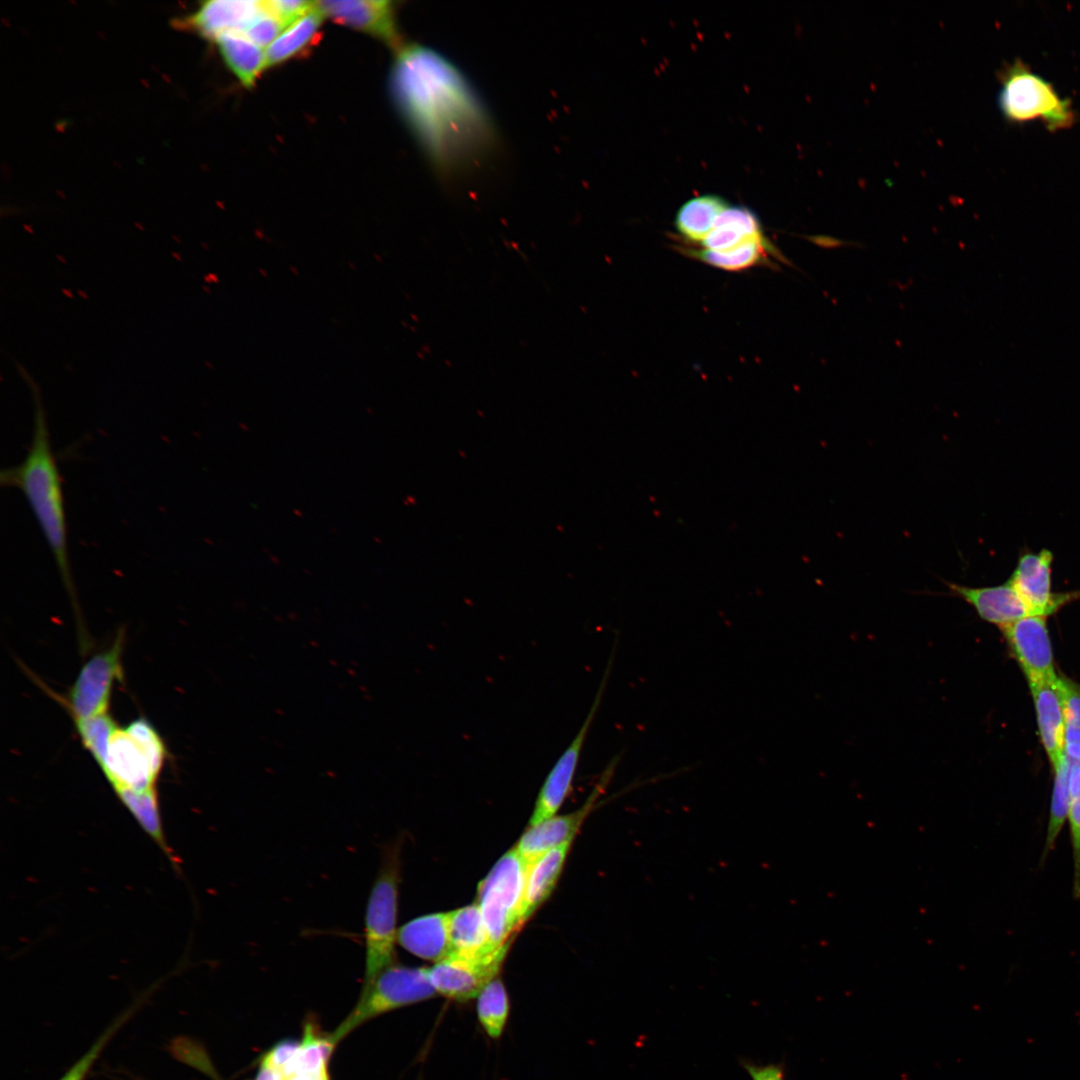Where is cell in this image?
<instances>
[{
    "mask_svg": "<svg viewBox=\"0 0 1080 1080\" xmlns=\"http://www.w3.org/2000/svg\"><path fill=\"white\" fill-rule=\"evenodd\" d=\"M266 11L265 1L211 0L201 3L179 24L213 41L224 33H242L251 22Z\"/></svg>",
    "mask_w": 1080,
    "mask_h": 1080,
    "instance_id": "obj_15",
    "label": "cell"
},
{
    "mask_svg": "<svg viewBox=\"0 0 1080 1080\" xmlns=\"http://www.w3.org/2000/svg\"><path fill=\"white\" fill-rule=\"evenodd\" d=\"M573 839L546 852L528 865L521 924L549 897L563 868Z\"/></svg>",
    "mask_w": 1080,
    "mask_h": 1080,
    "instance_id": "obj_20",
    "label": "cell"
},
{
    "mask_svg": "<svg viewBox=\"0 0 1080 1080\" xmlns=\"http://www.w3.org/2000/svg\"><path fill=\"white\" fill-rule=\"evenodd\" d=\"M74 723L82 744L100 766L106 758L110 739L118 727L116 722L107 713Z\"/></svg>",
    "mask_w": 1080,
    "mask_h": 1080,
    "instance_id": "obj_30",
    "label": "cell"
},
{
    "mask_svg": "<svg viewBox=\"0 0 1080 1080\" xmlns=\"http://www.w3.org/2000/svg\"><path fill=\"white\" fill-rule=\"evenodd\" d=\"M1047 618L1030 615L1000 629L1028 684L1057 677Z\"/></svg>",
    "mask_w": 1080,
    "mask_h": 1080,
    "instance_id": "obj_12",
    "label": "cell"
},
{
    "mask_svg": "<svg viewBox=\"0 0 1080 1080\" xmlns=\"http://www.w3.org/2000/svg\"><path fill=\"white\" fill-rule=\"evenodd\" d=\"M324 15L314 6L286 26L265 50L266 67L283 63L302 52L317 37Z\"/></svg>",
    "mask_w": 1080,
    "mask_h": 1080,
    "instance_id": "obj_25",
    "label": "cell"
},
{
    "mask_svg": "<svg viewBox=\"0 0 1080 1080\" xmlns=\"http://www.w3.org/2000/svg\"><path fill=\"white\" fill-rule=\"evenodd\" d=\"M284 1080H328V1076L327 1075H324V1076H311V1075L298 1074V1075H293V1076L287 1077Z\"/></svg>",
    "mask_w": 1080,
    "mask_h": 1080,
    "instance_id": "obj_38",
    "label": "cell"
},
{
    "mask_svg": "<svg viewBox=\"0 0 1080 1080\" xmlns=\"http://www.w3.org/2000/svg\"><path fill=\"white\" fill-rule=\"evenodd\" d=\"M428 968L391 965L370 984L363 986L360 999L347 1019L332 1035L335 1042L366 1020L387 1011L433 998Z\"/></svg>",
    "mask_w": 1080,
    "mask_h": 1080,
    "instance_id": "obj_7",
    "label": "cell"
},
{
    "mask_svg": "<svg viewBox=\"0 0 1080 1080\" xmlns=\"http://www.w3.org/2000/svg\"><path fill=\"white\" fill-rule=\"evenodd\" d=\"M166 757L167 749L157 730L145 718H138L124 728L117 727L99 767L122 801L158 793L156 784Z\"/></svg>",
    "mask_w": 1080,
    "mask_h": 1080,
    "instance_id": "obj_3",
    "label": "cell"
},
{
    "mask_svg": "<svg viewBox=\"0 0 1080 1080\" xmlns=\"http://www.w3.org/2000/svg\"><path fill=\"white\" fill-rule=\"evenodd\" d=\"M614 653L612 651L599 689L594 698L590 711L584 720L577 735L569 746L558 758L548 773L536 799L535 807L531 815L529 826L536 825L555 815L565 798L567 797L577 769L580 754L587 737L590 725L600 706L601 699L608 682Z\"/></svg>",
    "mask_w": 1080,
    "mask_h": 1080,
    "instance_id": "obj_11",
    "label": "cell"
},
{
    "mask_svg": "<svg viewBox=\"0 0 1080 1080\" xmlns=\"http://www.w3.org/2000/svg\"><path fill=\"white\" fill-rule=\"evenodd\" d=\"M1071 766L1070 760L1065 756L1059 766L1053 770L1054 781L1043 857H1046L1053 849L1067 821Z\"/></svg>",
    "mask_w": 1080,
    "mask_h": 1080,
    "instance_id": "obj_29",
    "label": "cell"
},
{
    "mask_svg": "<svg viewBox=\"0 0 1080 1080\" xmlns=\"http://www.w3.org/2000/svg\"><path fill=\"white\" fill-rule=\"evenodd\" d=\"M511 945V939L493 952L473 957L449 955L428 968L437 994L456 1001L476 998L497 978Z\"/></svg>",
    "mask_w": 1080,
    "mask_h": 1080,
    "instance_id": "obj_9",
    "label": "cell"
},
{
    "mask_svg": "<svg viewBox=\"0 0 1080 1080\" xmlns=\"http://www.w3.org/2000/svg\"><path fill=\"white\" fill-rule=\"evenodd\" d=\"M764 237L758 217L742 206H728L716 219L701 248L726 252Z\"/></svg>",
    "mask_w": 1080,
    "mask_h": 1080,
    "instance_id": "obj_19",
    "label": "cell"
},
{
    "mask_svg": "<svg viewBox=\"0 0 1080 1080\" xmlns=\"http://www.w3.org/2000/svg\"><path fill=\"white\" fill-rule=\"evenodd\" d=\"M740 1065L751 1080H788L783 1061L759 1064L748 1059H740Z\"/></svg>",
    "mask_w": 1080,
    "mask_h": 1080,
    "instance_id": "obj_35",
    "label": "cell"
},
{
    "mask_svg": "<svg viewBox=\"0 0 1080 1080\" xmlns=\"http://www.w3.org/2000/svg\"><path fill=\"white\" fill-rule=\"evenodd\" d=\"M1056 678L1028 684L1034 702L1041 744L1053 770L1066 756L1064 715Z\"/></svg>",
    "mask_w": 1080,
    "mask_h": 1080,
    "instance_id": "obj_17",
    "label": "cell"
},
{
    "mask_svg": "<svg viewBox=\"0 0 1080 1080\" xmlns=\"http://www.w3.org/2000/svg\"><path fill=\"white\" fill-rule=\"evenodd\" d=\"M449 913V955L482 956L498 948L494 947L490 940L481 910L476 903Z\"/></svg>",
    "mask_w": 1080,
    "mask_h": 1080,
    "instance_id": "obj_21",
    "label": "cell"
},
{
    "mask_svg": "<svg viewBox=\"0 0 1080 1080\" xmlns=\"http://www.w3.org/2000/svg\"><path fill=\"white\" fill-rule=\"evenodd\" d=\"M282 1072L278 1069L272 1068L264 1063H261V1068L257 1074L256 1080H284Z\"/></svg>",
    "mask_w": 1080,
    "mask_h": 1080,
    "instance_id": "obj_37",
    "label": "cell"
},
{
    "mask_svg": "<svg viewBox=\"0 0 1080 1080\" xmlns=\"http://www.w3.org/2000/svg\"><path fill=\"white\" fill-rule=\"evenodd\" d=\"M944 583L950 595L968 603L982 620L998 626L999 629L1030 616L1024 602L1008 581L986 587H969L947 581Z\"/></svg>",
    "mask_w": 1080,
    "mask_h": 1080,
    "instance_id": "obj_16",
    "label": "cell"
},
{
    "mask_svg": "<svg viewBox=\"0 0 1080 1080\" xmlns=\"http://www.w3.org/2000/svg\"><path fill=\"white\" fill-rule=\"evenodd\" d=\"M213 41L226 65L245 87L252 86L264 68H267L264 49L244 34L224 33Z\"/></svg>",
    "mask_w": 1080,
    "mask_h": 1080,
    "instance_id": "obj_22",
    "label": "cell"
},
{
    "mask_svg": "<svg viewBox=\"0 0 1080 1080\" xmlns=\"http://www.w3.org/2000/svg\"><path fill=\"white\" fill-rule=\"evenodd\" d=\"M449 912L416 917L398 929L397 943L409 953L438 962L450 954Z\"/></svg>",
    "mask_w": 1080,
    "mask_h": 1080,
    "instance_id": "obj_18",
    "label": "cell"
},
{
    "mask_svg": "<svg viewBox=\"0 0 1080 1080\" xmlns=\"http://www.w3.org/2000/svg\"><path fill=\"white\" fill-rule=\"evenodd\" d=\"M1000 80L999 106L1008 121L1040 119L1050 131L1073 125L1075 113L1071 101L1061 98L1050 82L1019 59L1005 67Z\"/></svg>",
    "mask_w": 1080,
    "mask_h": 1080,
    "instance_id": "obj_5",
    "label": "cell"
},
{
    "mask_svg": "<svg viewBox=\"0 0 1080 1080\" xmlns=\"http://www.w3.org/2000/svg\"><path fill=\"white\" fill-rule=\"evenodd\" d=\"M1067 822L1073 858V890L1080 897V762L1071 763Z\"/></svg>",
    "mask_w": 1080,
    "mask_h": 1080,
    "instance_id": "obj_31",
    "label": "cell"
},
{
    "mask_svg": "<svg viewBox=\"0 0 1080 1080\" xmlns=\"http://www.w3.org/2000/svg\"><path fill=\"white\" fill-rule=\"evenodd\" d=\"M390 82L401 115L440 173L462 169L494 144L492 121L480 97L437 51L401 46Z\"/></svg>",
    "mask_w": 1080,
    "mask_h": 1080,
    "instance_id": "obj_1",
    "label": "cell"
},
{
    "mask_svg": "<svg viewBox=\"0 0 1080 1080\" xmlns=\"http://www.w3.org/2000/svg\"><path fill=\"white\" fill-rule=\"evenodd\" d=\"M683 253L707 265L730 272L768 264L769 256L785 261V258L765 236L726 252L686 247Z\"/></svg>",
    "mask_w": 1080,
    "mask_h": 1080,
    "instance_id": "obj_23",
    "label": "cell"
},
{
    "mask_svg": "<svg viewBox=\"0 0 1080 1080\" xmlns=\"http://www.w3.org/2000/svg\"><path fill=\"white\" fill-rule=\"evenodd\" d=\"M123 646L124 632L120 631L108 649L81 667L65 700L74 722L107 714L113 685L123 678Z\"/></svg>",
    "mask_w": 1080,
    "mask_h": 1080,
    "instance_id": "obj_8",
    "label": "cell"
},
{
    "mask_svg": "<svg viewBox=\"0 0 1080 1080\" xmlns=\"http://www.w3.org/2000/svg\"><path fill=\"white\" fill-rule=\"evenodd\" d=\"M284 28L285 25L277 17L266 11L251 22L242 34L266 50Z\"/></svg>",
    "mask_w": 1080,
    "mask_h": 1080,
    "instance_id": "obj_32",
    "label": "cell"
},
{
    "mask_svg": "<svg viewBox=\"0 0 1080 1080\" xmlns=\"http://www.w3.org/2000/svg\"><path fill=\"white\" fill-rule=\"evenodd\" d=\"M1 484L24 495L50 549L61 581L75 612L78 600L68 554L62 479L53 453L45 410L34 397L33 429L25 458L1 471Z\"/></svg>",
    "mask_w": 1080,
    "mask_h": 1080,
    "instance_id": "obj_2",
    "label": "cell"
},
{
    "mask_svg": "<svg viewBox=\"0 0 1080 1080\" xmlns=\"http://www.w3.org/2000/svg\"><path fill=\"white\" fill-rule=\"evenodd\" d=\"M320 12L337 23L365 32L392 46L399 44L393 3L387 0L316 1Z\"/></svg>",
    "mask_w": 1080,
    "mask_h": 1080,
    "instance_id": "obj_14",
    "label": "cell"
},
{
    "mask_svg": "<svg viewBox=\"0 0 1080 1080\" xmlns=\"http://www.w3.org/2000/svg\"><path fill=\"white\" fill-rule=\"evenodd\" d=\"M300 1045L294 1040H283L264 1055L262 1063L281 1071L295 1057Z\"/></svg>",
    "mask_w": 1080,
    "mask_h": 1080,
    "instance_id": "obj_36",
    "label": "cell"
},
{
    "mask_svg": "<svg viewBox=\"0 0 1080 1080\" xmlns=\"http://www.w3.org/2000/svg\"><path fill=\"white\" fill-rule=\"evenodd\" d=\"M1065 729V754L1071 763L1080 762V684L1062 673L1057 674Z\"/></svg>",
    "mask_w": 1080,
    "mask_h": 1080,
    "instance_id": "obj_28",
    "label": "cell"
},
{
    "mask_svg": "<svg viewBox=\"0 0 1080 1080\" xmlns=\"http://www.w3.org/2000/svg\"><path fill=\"white\" fill-rule=\"evenodd\" d=\"M1053 553L1048 549L1022 552L1007 580L1024 602L1030 615L1049 617L1072 601L1080 599V590L1052 591Z\"/></svg>",
    "mask_w": 1080,
    "mask_h": 1080,
    "instance_id": "obj_10",
    "label": "cell"
},
{
    "mask_svg": "<svg viewBox=\"0 0 1080 1080\" xmlns=\"http://www.w3.org/2000/svg\"><path fill=\"white\" fill-rule=\"evenodd\" d=\"M728 206V202L719 195L695 196L678 209L675 228L686 241L701 243L712 231L717 217Z\"/></svg>",
    "mask_w": 1080,
    "mask_h": 1080,
    "instance_id": "obj_24",
    "label": "cell"
},
{
    "mask_svg": "<svg viewBox=\"0 0 1080 1080\" xmlns=\"http://www.w3.org/2000/svg\"><path fill=\"white\" fill-rule=\"evenodd\" d=\"M527 869V863L512 848L479 883L476 904L496 948L509 941L521 925Z\"/></svg>",
    "mask_w": 1080,
    "mask_h": 1080,
    "instance_id": "obj_6",
    "label": "cell"
},
{
    "mask_svg": "<svg viewBox=\"0 0 1080 1080\" xmlns=\"http://www.w3.org/2000/svg\"><path fill=\"white\" fill-rule=\"evenodd\" d=\"M477 1017L486 1034L492 1039L502 1035L509 1016V998L503 982L496 978L478 994Z\"/></svg>",
    "mask_w": 1080,
    "mask_h": 1080,
    "instance_id": "obj_27",
    "label": "cell"
},
{
    "mask_svg": "<svg viewBox=\"0 0 1080 1080\" xmlns=\"http://www.w3.org/2000/svg\"><path fill=\"white\" fill-rule=\"evenodd\" d=\"M267 11L277 17L285 27L308 12L314 2L302 0H270L265 1Z\"/></svg>",
    "mask_w": 1080,
    "mask_h": 1080,
    "instance_id": "obj_34",
    "label": "cell"
},
{
    "mask_svg": "<svg viewBox=\"0 0 1080 1080\" xmlns=\"http://www.w3.org/2000/svg\"><path fill=\"white\" fill-rule=\"evenodd\" d=\"M121 1023L122 1019L114 1023L107 1031H105L93 1046L77 1062H75L59 1080H84L93 1066V1063L99 1057L101 1051Z\"/></svg>",
    "mask_w": 1080,
    "mask_h": 1080,
    "instance_id": "obj_33",
    "label": "cell"
},
{
    "mask_svg": "<svg viewBox=\"0 0 1080 1080\" xmlns=\"http://www.w3.org/2000/svg\"><path fill=\"white\" fill-rule=\"evenodd\" d=\"M399 882L400 846L395 842L383 849L380 868L366 905L364 986L394 964Z\"/></svg>",
    "mask_w": 1080,
    "mask_h": 1080,
    "instance_id": "obj_4",
    "label": "cell"
},
{
    "mask_svg": "<svg viewBox=\"0 0 1080 1080\" xmlns=\"http://www.w3.org/2000/svg\"><path fill=\"white\" fill-rule=\"evenodd\" d=\"M335 1043L332 1035L325 1036L313 1023H308L297 1054L281 1070L284 1078L298 1074L327 1075L326 1066Z\"/></svg>",
    "mask_w": 1080,
    "mask_h": 1080,
    "instance_id": "obj_26",
    "label": "cell"
},
{
    "mask_svg": "<svg viewBox=\"0 0 1080 1080\" xmlns=\"http://www.w3.org/2000/svg\"><path fill=\"white\" fill-rule=\"evenodd\" d=\"M617 761L616 758L610 762L599 783L580 809L565 815H554L536 825L529 826L522 834L514 848L527 865L564 842L574 839L584 819L593 809L598 796L611 779Z\"/></svg>",
    "mask_w": 1080,
    "mask_h": 1080,
    "instance_id": "obj_13",
    "label": "cell"
}]
</instances>
